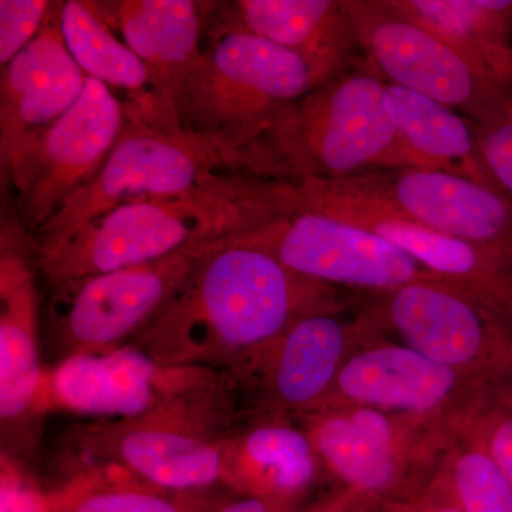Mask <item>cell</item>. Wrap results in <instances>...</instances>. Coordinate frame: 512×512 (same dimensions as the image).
Wrapping results in <instances>:
<instances>
[{
    "instance_id": "6da1fadb",
    "label": "cell",
    "mask_w": 512,
    "mask_h": 512,
    "mask_svg": "<svg viewBox=\"0 0 512 512\" xmlns=\"http://www.w3.org/2000/svg\"><path fill=\"white\" fill-rule=\"evenodd\" d=\"M328 286L296 274L265 249L222 239L127 346L158 365L231 372L295 320L328 312Z\"/></svg>"
},
{
    "instance_id": "7a4b0ae2",
    "label": "cell",
    "mask_w": 512,
    "mask_h": 512,
    "mask_svg": "<svg viewBox=\"0 0 512 512\" xmlns=\"http://www.w3.org/2000/svg\"><path fill=\"white\" fill-rule=\"evenodd\" d=\"M288 205L286 180L258 177L228 187L144 198L100 215L59 247L32 258L37 275L53 288L235 237L284 214Z\"/></svg>"
},
{
    "instance_id": "3957f363",
    "label": "cell",
    "mask_w": 512,
    "mask_h": 512,
    "mask_svg": "<svg viewBox=\"0 0 512 512\" xmlns=\"http://www.w3.org/2000/svg\"><path fill=\"white\" fill-rule=\"evenodd\" d=\"M249 156L271 180L427 168L400 136L387 84L365 72L339 74L286 107Z\"/></svg>"
},
{
    "instance_id": "277c9868",
    "label": "cell",
    "mask_w": 512,
    "mask_h": 512,
    "mask_svg": "<svg viewBox=\"0 0 512 512\" xmlns=\"http://www.w3.org/2000/svg\"><path fill=\"white\" fill-rule=\"evenodd\" d=\"M207 36L178 101V123L228 148L249 173L248 151L279 113L332 79L298 53L214 18Z\"/></svg>"
},
{
    "instance_id": "5b68a950",
    "label": "cell",
    "mask_w": 512,
    "mask_h": 512,
    "mask_svg": "<svg viewBox=\"0 0 512 512\" xmlns=\"http://www.w3.org/2000/svg\"><path fill=\"white\" fill-rule=\"evenodd\" d=\"M66 429L57 453L59 487L80 480L168 490L227 485L229 439L212 433L187 404H164L134 419L77 421Z\"/></svg>"
},
{
    "instance_id": "8992f818",
    "label": "cell",
    "mask_w": 512,
    "mask_h": 512,
    "mask_svg": "<svg viewBox=\"0 0 512 512\" xmlns=\"http://www.w3.org/2000/svg\"><path fill=\"white\" fill-rule=\"evenodd\" d=\"M252 177L238 158L211 138L183 128L127 123L96 177L33 235L32 254L59 247L84 225L144 198L228 187Z\"/></svg>"
},
{
    "instance_id": "52a82bcc",
    "label": "cell",
    "mask_w": 512,
    "mask_h": 512,
    "mask_svg": "<svg viewBox=\"0 0 512 512\" xmlns=\"http://www.w3.org/2000/svg\"><path fill=\"white\" fill-rule=\"evenodd\" d=\"M217 242L49 288L40 313L45 369L127 346L160 315Z\"/></svg>"
},
{
    "instance_id": "ba28073f",
    "label": "cell",
    "mask_w": 512,
    "mask_h": 512,
    "mask_svg": "<svg viewBox=\"0 0 512 512\" xmlns=\"http://www.w3.org/2000/svg\"><path fill=\"white\" fill-rule=\"evenodd\" d=\"M293 210L322 212L386 239L439 284L512 316V252L481 247L413 220L346 180H291Z\"/></svg>"
},
{
    "instance_id": "9c48e42d",
    "label": "cell",
    "mask_w": 512,
    "mask_h": 512,
    "mask_svg": "<svg viewBox=\"0 0 512 512\" xmlns=\"http://www.w3.org/2000/svg\"><path fill=\"white\" fill-rule=\"evenodd\" d=\"M357 42L390 84L480 121L512 103V90L478 70L393 0H343Z\"/></svg>"
},
{
    "instance_id": "30bf717a",
    "label": "cell",
    "mask_w": 512,
    "mask_h": 512,
    "mask_svg": "<svg viewBox=\"0 0 512 512\" xmlns=\"http://www.w3.org/2000/svg\"><path fill=\"white\" fill-rule=\"evenodd\" d=\"M126 124L123 101L99 80L87 77L76 103L47 127L9 170L26 231L36 234L96 177Z\"/></svg>"
},
{
    "instance_id": "8fae6325",
    "label": "cell",
    "mask_w": 512,
    "mask_h": 512,
    "mask_svg": "<svg viewBox=\"0 0 512 512\" xmlns=\"http://www.w3.org/2000/svg\"><path fill=\"white\" fill-rule=\"evenodd\" d=\"M235 238L271 252L291 271L326 285L396 291L413 282H437L386 239L322 212L296 208Z\"/></svg>"
},
{
    "instance_id": "7c38bea8",
    "label": "cell",
    "mask_w": 512,
    "mask_h": 512,
    "mask_svg": "<svg viewBox=\"0 0 512 512\" xmlns=\"http://www.w3.org/2000/svg\"><path fill=\"white\" fill-rule=\"evenodd\" d=\"M46 369L32 254L2 232L0 247V421L2 454L29 466L40 446Z\"/></svg>"
},
{
    "instance_id": "4fadbf2b",
    "label": "cell",
    "mask_w": 512,
    "mask_h": 512,
    "mask_svg": "<svg viewBox=\"0 0 512 512\" xmlns=\"http://www.w3.org/2000/svg\"><path fill=\"white\" fill-rule=\"evenodd\" d=\"M220 370L158 365L124 346L80 356L46 370L42 412L62 410L93 419H134L207 386Z\"/></svg>"
},
{
    "instance_id": "5bb4252c",
    "label": "cell",
    "mask_w": 512,
    "mask_h": 512,
    "mask_svg": "<svg viewBox=\"0 0 512 512\" xmlns=\"http://www.w3.org/2000/svg\"><path fill=\"white\" fill-rule=\"evenodd\" d=\"M146 66L153 127L178 130V101L200 59L217 3L192 0L90 2ZM220 5V3H218Z\"/></svg>"
},
{
    "instance_id": "9a60e30c",
    "label": "cell",
    "mask_w": 512,
    "mask_h": 512,
    "mask_svg": "<svg viewBox=\"0 0 512 512\" xmlns=\"http://www.w3.org/2000/svg\"><path fill=\"white\" fill-rule=\"evenodd\" d=\"M342 180L443 234L512 252V200L503 192L431 168L373 171Z\"/></svg>"
},
{
    "instance_id": "2e32d148",
    "label": "cell",
    "mask_w": 512,
    "mask_h": 512,
    "mask_svg": "<svg viewBox=\"0 0 512 512\" xmlns=\"http://www.w3.org/2000/svg\"><path fill=\"white\" fill-rule=\"evenodd\" d=\"M53 2L39 35L3 66L0 80V158L3 173L47 127L76 103L87 76L70 55Z\"/></svg>"
},
{
    "instance_id": "e0dca14e",
    "label": "cell",
    "mask_w": 512,
    "mask_h": 512,
    "mask_svg": "<svg viewBox=\"0 0 512 512\" xmlns=\"http://www.w3.org/2000/svg\"><path fill=\"white\" fill-rule=\"evenodd\" d=\"M214 20L298 53L330 79L360 47L343 0H238L220 3Z\"/></svg>"
},
{
    "instance_id": "ac0fdd59",
    "label": "cell",
    "mask_w": 512,
    "mask_h": 512,
    "mask_svg": "<svg viewBox=\"0 0 512 512\" xmlns=\"http://www.w3.org/2000/svg\"><path fill=\"white\" fill-rule=\"evenodd\" d=\"M346 346L342 323L328 312L295 320L265 349L237 369L234 377L262 373L264 387L279 407L315 406L328 392L340 370Z\"/></svg>"
},
{
    "instance_id": "d6986e66",
    "label": "cell",
    "mask_w": 512,
    "mask_h": 512,
    "mask_svg": "<svg viewBox=\"0 0 512 512\" xmlns=\"http://www.w3.org/2000/svg\"><path fill=\"white\" fill-rule=\"evenodd\" d=\"M340 392L355 402L386 409L430 412L456 386V373L412 348L367 350L340 367Z\"/></svg>"
},
{
    "instance_id": "ffe728a7",
    "label": "cell",
    "mask_w": 512,
    "mask_h": 512,
    "mask_svg": "<svg viewBox=\"0 0 512 512\" xmlns=\"http://www.w3.org/2000/svg\"><path fill=\"white\" fill-rule=\"evenodd\" d=\"M386 84L400 136L427 168L460 175L505 194L488 167L473 120L439 101Z\"/></svg>"
},
{
    "instance_id": "44dd1931",
    "label": "cell",
    "mask_w": 512,
    "mask_h": 512,
    "mask_svg": "<svg viewBox=\"0 0 512 512\" xmlns=\"http://www.w3.org/2000/svg\"><path fill=\"white\" fill-rule=\"evenodd\" d=\"M315 474V448L302 431L262 424L229 439L227 485L238 495L293 504Z\"/></svg>"
},
{
    "instance_id": "7402d4cb",
    "label": "cell",
    "mask_w": 512,
    "mask_h": 512,
    "mask_svg": "<svg viewBox=\"0 0 512 512\" xmlns=\"http://www.w3.org/2000/svg\"><path fill=\"white\" fill-rule=\"evenodd\" d=\"M59 18L67 49L84 74L126 93L128 123L153 127L150 77L140 57L97 15L90 0L60 2Z\"/></svg>"
},
{
    "instance_id": "603a6c76",
    "label": "cell",
    "mask_w": 512,
    "mask_h": 512,
    "mask_svg": "<svg viewBox=\"0 0 512 512\" xmlns=\"http://www.w3.org/2000/svg\"><path fill=\"white\" fill-rule=\"evenodd\" d=\"M53 491L59 512H218L238 495L227 485L168 490L111 480L74 481Z\"/></svg>"
},
{
    "instance_id": "cb8c5ba5",
    "label": "cell",
    "mask_w": 512,
    "mask_h": 512,
    "mask_svg": "<svg viewBox=\"0 0 512 512\" xmlns=\"http://www.w3.org/2000/svg\"><path fill=\"white\" fill-rule=\"evenodd\" d=\"M313 448L346 483L366 493H383L396 481L393 451L367 439L349 417L319 421L312 431Z\"/></svg>"
},
{
    "instance_id": "d4e9b609",
    "label": "cell",
    "mask_w": 512,
    "mask_h": 512,
    "mask_svg": "<svg viewBox=\"0 0 512 512\" xmlns=\"http://www.w3.org/2000/svg\"><path fill=\"white\" fill-rule=\"evenodd\" d=\"M453 485L463 512H512L511 481L485 447L458 458Z\"/></svg>"
},
{
    "instance_id": "484cf974",
    "label": "cell",
    "mask_w": 512,
    "mask_h": 512,
    "mask_svg": "<svg viewBox=\"0 0 512 512\" xmlns=\"http://www.w3.org/2000/svg\"><path fill=\"white\" fill-rule=\"evenodd\" d=\"M456 35L512 57V0H461Z\"/></svg>"
},
{
    "instance_id": "4316f807",
    "label": "cell",
    "mask_w": 512,
    "mask_h": 512,
    "mask_svg": "<svg viewBox=\"0 0 512 512\" xmlns=\"http://www.w3.org/2000/svg\"><path fill=\"white\" fill-rule=\"evenodd\" d=\"M46 0H0V63L6 66L32 42L52 9Z\"/></svg>"
},
{
    "instance_id": "83f0119b",
    "label": "cell",
    "mask_w": 512,
    "mask_h": 512,
    "mask_svg": "<svg viewBox=\"0 0 512 512\" xmlns=\"http://www.w3.org/2000/svg\"><path fill=\"white\" fill-rule=\"evenodd\" d=\"M0 461V512H59L55 491L40 485L28 467L5 454Z\"/></svg>"
},
{
    "instance_id": "f1b7e54d",
    "label": "cell",
    "mask_w": 512,
    "mask_h": 512,
    "mask_svg": "<svg viewBox=\"0 0 512 512\" xmlns=\"http://www.w3.org/2000/svg\"><path fill=\"white\" fill-rule=\"evenodd\" d=\"M474 124L488 167L512 200V103Z\"/></svg>"
},
{
    "instance_id": "f546056e",
    "label": "cell",
    "mask_w": 512,
    "mask_h": 512,
    "mask_svg": "<svg viewBox=\"0 0 512 512\" xmlns=\"http://www.w3.org/2000/svg\"><path fill=\"white\" fill-rule=\"evenodd\" d=\"M503 396L487 431L484 447L512 484V379L503 382Z\"/></svg>"
},
{
    "instance_id": "4dcf8cb0",
    "label": "cell",
    "mask_w": 512,
    "mask_h": 512,
    "mask_svg": "<svg viewBox=\"0 0 512 512\" xmlns=\"http://www.w3.org/2000/svg\"><path fill=\"white\" fill-rule=\"evenodd\" d=\"M349 419L352 420L357 429L365 434L367 439L372 440L373 443L384 448V450L393 451V427L382 413L377 412L372 407L370 409L363 407V409L356 410V412L350 414Z\"/></svg>"
},
{
    "instance_id": "1f68e13d",
    "label": "cell",
    "mask_w": 512,
    "mask_h": 512,
    "mask_svg": "<svg viewBox=\"0 0 512 512\" xmlns=\"http://www.w3.org/2000/svg\"><path fill=\"white\" fill-rule=\"evenodd\" d=\"M282 504L291 503L258 495H237L218 512H272Z\"/></svg>"
},
{
    "instance_id": "d6a6232c",
    "label": "cell",
    "mask_w": 512,
    "mask_h": 512,
    "mask_svg": "<svg viewBox=\"0 0 512 512\" xmlns=\"http://www.w3.org/2000/svg\"><path fill=\"white\" fill-rule=\"evenodd\" d=\"M414 512H463L458 504L456 494L443 495L440 498H434L429 503L423 504L420 510Z\"/></svg>"
},
{
    "instance_id": "836d02e7",
    "label": "cell",
    "mask_w": 512,
    "mask_h": 512,
    "mask_svg": "<svg viewBox=\"0 0 512 512\" xmlns=\"http://www.w3.org/2000/svg\"><path fill=\"white\" fill-rule=\"evenodd\" d=\"M389 512H410L409 510H397V508H394V510H390Z\"/></svg>"
}]
</instances>
